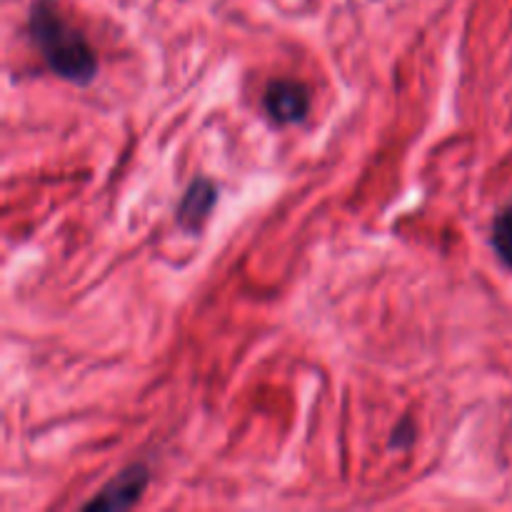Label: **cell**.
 <instances>
[{
  "mask_svg": "<svg viewBox=\"0 0 512 512\" xmlns=\"http://www.w3.org/2000/svg\"><path fill=\"white\" fill-rule=\"evenodd\" d=\"M418 440V428H415V420L410 415L400 418V423L395 425L393 433H390L388 448L390 450H410Z\"/></svg>",
  "mask_w": 512,
  "mask_h": 512,
  "instance_id": "8992f818",
  "label": "cell"
},
{
  "mask_svg": "<svg viewBox=\"0 0 512 512\" xmlns=\"http://www.w3.org/2000/svg\"><path fill=\"white\" fill-rule=\"evenodd\" d=\"M28 30L40 58L60 80L73 85L93 83L98 75V58L85 35L60 13L53 0H33Z\"/></svg>",
  "mask_w": 512,
  "mask_h": 512,
  "instance_id": "6da1fadb",
  "label": "cell"
},
{
  "mask_svg": "<svg viewBox=\"0 0 512 512\" xmlns=\"http://www.w3.org/2000/svg\"><path fill=\"white\" fill-rule=\"evenodd\" d=\"M263 108L275 125L303 123L310 110L308 85L293 78L270 80L263 93Z\"/></svg>",
  "mask_w": 512,
  "mask_h": 512,
  "instance_id": "7a4b0ae2",
  "label": "cell"
},
{
  "mask_svg": "<svg viewBox=\"0 0 512 512\" xmlns=\"http://www.w3.org/2000/svg\"><path fill=\"white\" fill-rule=\"evenodd\" d=\"M218 203V188L210 178H195L178 203V225L188 235H198Z\"/></svg>",
  "mask_w": 512,
  "mask_h": 512,
  "instance_id": "277c9868",
  "label": "cell"
},
{
  "mask_svg": "<svg viewBox=\"0 0 512 512\" xmlns=\"http://www.w3.org/2000/svg\"><path fill=\"white\" fill-rule=\"evenodd\" d=\"M490 243H493V250L500 263L512 270V200L495 215L493 230H490Z\"/></svg>",
  "mask_w": 512,
  "mask_h": 512,
  "instance_id": "5b68a950",
  "label": "cell"
},
{
  "mask_svg": "<svg viewBox=\"0 0 512 512\" xmlns=\"http://www.w3.org/2000/svg\"><path fill=\"white\" fill-rule=\"evenodd\" d=\"M150 483V473L143 463L128 465L125 470H120L93 500L83 505L85 510H103V512H113V510H128L133 505L140 503L143 493L148 490Z\"/></svg>",
  "mask_w": 512,
  "mask_h": 512,
  "instance_id": "3957f363",
  "label": "cell"
}]
</instances>
